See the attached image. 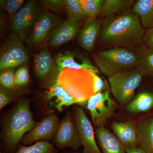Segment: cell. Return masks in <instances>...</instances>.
Returning a JSON list of instances; mask_svg holds the SVG:
<instances>
[{"mask_svg":"<svg viewBox=\"0 0 153 153\" xmlns=\"http://www.w3.org/2000/svg\"><path fill=\"white\" fill-rule=\"evenodd\" d=\"M146 30L131 8L103 18L97 42L104 47L134 50L143 46Z\"/></svg>","mask_w":153,"mask_h":153,"instance_id":"6da1fadb","label":"cell"},{"mask_svg":"<svg viewBox=\"0 0 153 153\" xmlns=\"http://www.w3.org/2000/svg\"><path fill=\"white\" fill-rule=\"evenodd\" d=\"M33 119L29 99L22 97L3 123L2 139L7 153H14L22 137L38 123Z\"/></svg>","mask_w":153,"mask_h":153,"instance_id":"7a4b0ae2","label":"cell"},{"mask_svg":"<svg viewBox=\"0 0 153 153\" xmlns=\"http://www.w3.org/2000/svg\"><path fill=\"white\" fill-rule=\"evenodd\" d=\"M99 69L108 77L138 67L137 55L134 50L124 47H113L94 54Z\"/></svg>","mask_w":153,"mask_h":153,"instance_id":"3957f363","label":"cell"},{"mask_svg":"<svg viewBox=\"0 0 153 153\" xmlns=\"http://www.w3.org/2000/svg\"><path fill=\"white\" fill-rule=\"evenodd\" d=\"M144 76L137 67L119 72L108 77L111 90L119 105L127 106L132 100Z\"/></svg>","mask_w":153,"mask_h":153,"instance_id":"277c9868","label":"cell"},{"mask_svg":"<svg viewBox=\"0 0 153 153\" xmlns=\"http://www.w3.org/2000/svg\"><path fill=\"white\" fill-rule=\"evenodd\" d=\"M86 71L66 68L60 72L57 78L58 83L76 100L78 104H85L90 98L86 94L87 87L93 89V85H87L93 83V80L87 82L86 77L83 76Z\"/></svg>","mask_w":153,"mask_h":153,"instance_id":"5b68a950","label":"cell"},{"mask_svg":"<svg viewBox=\"0 0 153 153\" xmlns=\"http://www.w3.org/2000/svg\"><path fill=\"white\" fill-rule=\"evenodd\" d=\"M18 36L11 33L0 51V70L23 66L29 60V50Z\"/></svg>","mask_w":153,"mask_h":153,"instance_id":"8992f818","label":"cell"},{"mask_svg":"<svg viewBox=\"0 0 153 153\" xmlns=\"http://www.w3.org/2000/svg\"><path fill=\"white\" fill-rule=\"evenodd\" d=\"M94 125L97 127H104L108 120L114 116L115 102L110 97L109 88L92 96L85 102Z\"/></svg>","mask_w":153,"mask_h":153,"instance_id":"52a82bcc","label":"cell"},{"mask_svg":"<svg viewBox=\"0 0 153 153\" xmlns=\"http://www.w3.org/2000/svg\"><path fill=\"white\" fill-rule=\"evenodd\" d=\"M41 12L36 1H28L16 13L11 17L12 33L18 36L22 42L26 41Z\"/></svg>","mask_w":153,"mask_h":153,"instance_id":"ba28073f","label":"cell"},{"mask_svg":"<svg viewBox=\"0 0 153 153\" xmlns=\"http://www.w3.org/2000/svg\"><path fill=\"white\" fill-rule=\"evenodd\" d=\"M35 74L48 88L57 82L60 71L48 47H45L38 54L33 55Z\"/></svg>","mask_w":153,"mask_h":153,"instance_id":"9c48e42d","label":"cell"},{"mask_svg":"<svg viewBox=\"0 0 153 153\" xmlns=\"http://www.w3.org/2000/svg\"><path fill=\"white\" fill-rule=\"evenodd\" d=\"M54 142L58 150L70 148L76 151L82 146L71 112L66 113L59 122L54 137Z\"/></svg>","mask_w":153,"mask_h":153,"instance_id":"30bf717a","label":"cell"},{"mask_svg":"<svg viewBox=\"0 0 153 153\" xmlns=\"http://www.w3.org/2000/svg\"><path fill=\"white\" fill-rule=\"evenodd\" d=\"M62 19L49 11L41 12L26 40L30 47L41 44L51 32L62 23Z\"/></svg>","mask_w":153,"mask_h":153,"instance_id":"8fae6325","label":"cell"},{"mask_svg":"<svg viewBox=\"0 0 153 153\" xmlns=\"http://www.w3.org/2000/svg\"><path fill=\"white\" fill-rule=\"evenodd\" d=\"M73 118L83 149L89 153H102L95 140V132L90 121L78 105L73 108Z\"/></svg>","mask_w":153,"mask_h":153,"instance_id":"7c38bea8","label":"cell"},{"mask_svg":"<svg viewBox=\"0 0 153 153\" xmlns=\"http://www.w3.org/2000/svg\"><path fill=\"white\" fill-rule=\"evenodd\" d=\"M59 119L55 114L49 115L30 132L22 137L21 143L24 146H29L41 140H51L55 137Z\"/></svg>","mask_w":153,"mask_h":153,"instance_id":"4fadbf2b","label":"cell"},{"mask_svg":"<svg viewBox=\"0 0 153 153\" xmlns=\"http://www.w3.org/2000/svg\"><path fill=\"white\" fill-rule=\"evenodd\" d=\"M60 72L66 68L85 70L99 74L100 71L92 64L88 57L77 51L59 52L54 57Z\"/></svg>","mask_w":153,"mask_h":153,"instance_id":"5bb4252c","label":"cell"},{"mask_svg":"<svg viewBox=\"0 0 153 153\" xmlns=\"http://www.w3.org/2000/svg\"><path fill=\"white\" fill-rule=\"evenodd\" d=\"M101 27V22L97 18L88 17L79 29L76 41L81 48L92 53L98 39Z\"/></svg>","mask_w":153,"mask_h":153,"instance_id":"9a60e30c","label":"cell"},{"mask_svg":"<svg viewBox=\"0 0 153 153\" xmlns=\"http://www.w3.org/2000/svg\"><path fill=\"white\" fill-rule=\"evenodd\" d=\"M80 28L79 21L72 18H68L50 33L48 45L54 47L66 44L76 37Z\"/></svg>","mask_w":153,"mask_h":153,"instance_id":"2e32d148","label":"cell"},{"mask_svg":"<svg viewBox=\"0 0 153 153\" xmlns=\"http://www.w3.org/2000/svg\"><path fill=\"white\" fill-rule=\"evenodd\" d=\"M113 133L126 149L140 147L137 125L132 122H117L111 125Z\"/></svg>","mask_w":153,"mask_h":153,"instance_id":"e0dca14e","label":"cell"},{"mask_svg":"<svg viewBox=\"0 0 153 153\" xmlns=\"http://www.w3.org/2000/svg\"><path fill=\"white\" fill-rule=\"evenodd\" d=\"M95 134L102 153H127L126 148L117 138L105 127H97Z\"/></svg>","mask_w":153,"mask_h":153,"instance_id":"ac0fdd59","label":"cell"},{"mask_svg":"<svg viewBox=\"0 0 153 153\" xmlns=\"http://www.w3.org/2000/svg\"><path fill=\"white\" fill-rule=\"evenodd\" d=\"M48 89L45 92L46 102L54 100V101L48 102L50 107L54 108L58 111H61L64 106L78 104L76 100L69 95L57 81Z\"/></svg>","mask_w":153,"mask_h":153,"instance_id":"d6986e66","label":"cell"},{"mask_svg":"<svg viewBox=\"0 0 153 153\" xmlns=\"http://www.w3.org/2000/svg\"><path fill=\"white\" fill-rule=\"evenodd\" d=\"M137 128L140 147L146 153H153V116L141 119Z\"/></svg>","mask_w":153,"mask_h":153,"instance_id":"ffe728a7","label":"cell"},{"mask_svg":"<svg viewBox=\"0 0 153 153\" xmlns=\"http://www.w3.org/2000/svg\"><path fill=\"white\" fill-rule=\"evenodd\" d=\"M131 10L139 17L143 28L145 30L153 27V0L135 1Z\"/></svg>","mask_w":153,"mask_h":153,"instance_id":"44dd1931","label":"cell"},{"mask_svg":"<svg viewBox=\"0 0 153 153\" xmlns=\"http://www.w3.org/2000/svg\"><path fill=\"white\" fill-rule=\"evenodd\" d=\"M153 108V94L142 91L138 94L126 106V110L131 113L147 112Z\"/></svg>","mask_w":153,"mask_h":153,"instance_id":"7402d4cb","label":"cell"},{"mask_svg":"<svg viewBox=\"0 0 153 153\" xmlns=\"http://www.w3.org/2000/svg\"><path fill=\"white\" fill-rule=\"evenodd\" d=\"M138 57V68L144 75L153 77V48L142 46L134 50Z\"/></svg>","mask_w":153,"mask_h":153,"instance_id":"603a6c76","label":"cell"},{"mask_svg":"<svg viewBox=\"0 0 153 153\" xmlns=\"http://www.w3.org/2000/svg\"><path fill=\"white\" fill-rule=\"evenodd\" d=\"M134 0H105L101 16H107L114 14H118L126 10L131 9Z\"/></svg>","mask_w":153,"mask_h":153,"instance_id":"cb8c5ba5","label":"cell"},{"mask_svg":"<svg viewBox=\"0 0 153 153\" xmlns=\"http://www.w3.org/2000/svg\"><path fill=\"white\" fill-rule=\"evenodd\" d=\"M57 150L47 141L41 140L29 146L18 145L14 153H57Z\"/></svg>","mask_w":153,"mask_h":153,"instance_id":"d4e9b609","label":"cell"},{"mask_svg":"<svg viewBox=\"0 0 153 153\" xmlns=\"http://www.w3.org/2000/svg\"><path fill=\"white\" fill-rule=\"evenodd\" d=\"M105 1V0H78L85 15L93 18L101 16Z\"/></svg>","mask_w":153,"mask_h":153,"instance_id":"484cf974","label":"cell"},{"mask_svg":"<svg viewBox=\"0 0 153 153\" xmlns=\"http://www.w3.org/2000/svg\"><path fill=\"white\" fill-rule=\"evenodd\" d=\"M64 11L68 18L80 22L88 18L79 5L78 0H64Z\"/></svg>","mask_w":153,"mask_h":153,"instance_id":"4316f807","label":"cell"},{"mask_svg":"<svg viewBox=\"0 0 153 153\" xmlns=\"http://www.w3.org/2000/svg\"><path fill=\"white\" fill-rule=\"evenodd\" d=\"M15 68H5L1 70L0 72V83L1 86L9 89H16L15 84Z\"/></svg>","mask_w":153,"mask_h":153,"instance_id":"83f0119b","label":"cell"},{"mask_svg":"<svg viewBox=\"0 0 153 153\" xmlns=\"http://www.w3.org/2000/svg\"><path fill=\"white\" fill-rule=\"evenodd\" d=\"M30 82V74L28 68L22 66L17 68L15 73L16 87H20L27 85Z\"/></svg>","mask_w":153,"mask_h":153,"instance_id":"f1b7e54d","label":"cell"},{"mask_svg":"<svg viewBox=\"0 0 153 153\" xmlns=\"http://www.w3.org/2000/svg\"><path fill=\"white\" fill-rule=\"evenodd\" d=\"M19 95L16 89L9 90L1 86L0 87V109H2L5 106L7 105L14 99Z\"/></svg>","mask_w":153,"mask_h":153,"instance_id":"f546056e","label":"cell"},{"mask_svg":"<svg viewBox=\"0 0 153 153\" xmlns=\"http://www.w3.org/2000/svg\"><path fill=\"white\" fill-rule=\"evenodd\" d=\"M1 7L7 11L12 16L16 13L22 7L25 1L24 0H4L0 1Z\"/></svg>","mask_w":153,"mask_h":153,"instance_id":"4dcf8cb0","label":"cell"},{"mask_svg":"<svg viewBox=\"0 0 153 153\" xmlns=\"http://www.w3.org/2000/svg\"><path fill=\"white\" fill-rule=\"evenodd\" d=\"M42 5L57 14L64 11V0H44L41 1Z\"/></svg>","mask_w":153,"mask_h":153,"instance_id":"1f68e13d","label":"cell"},{"mask_svg":"<svg viewBox=\"0 0 153 153\" xmlns=\"http://www.w3.org/2000/svg\"><path fill=\"white\" fill-rule=\"evenodd\" d=\"M93 76V89L94 94L106 90L108 87L107 81L103 77L99 75L98 73L92 72Z\"/></svg>","mask_w":153,"mask_h":153,"instance_id":"d6a6232c","label":"cell"},{"mask_svg":"<svg viewBox=\"0 0 153 153\" xmlns=\"http://www.w3.org/2000/svg\"><path fill=\"white\" fill-rule=\"evenodd\" d=\"M142 44L145 47L153 48V27L146 30Z\"/></svg>","mask_w":153,"mask_h":153,"instance_id":"836d02e7","label":"cell"},{"mask_svg":"<svg viewBox=\"0 0 153 153\" xmlns=\"http://www.w3.org/2000/svg\"><path fill=\"white\" fill-rule=\"evenodd\" d=\"M127 153H146L140 147L133 148V149H126Z\"/></svg>","mask_w":153,"mask_h":153,"instance_id":"e575fe53","label":"cell"},{"mask_svg":"<svg viewBox=\"0 0 153 153\" xmlns=\"http://www.w3.org/2000/svg\"><path fill=\"white\" fill-rule=\"evenodd\" d=\"M61 153H77L75 151H72V152H65Z\"/></svg>","mask_w":153,"mask_h":153,"instance_id":"d590c367","label":"cell"},{"mask_svg":"<svg viewBox=\"0 0 153 153\" xmlns=\"http://www.w3.org/2000/svg\"><path fill=\"white\" fill-rule=\"evenodd\" d=\"M82 153H88V152H87V151L83 149V151H82Z\"/></svg>","mask_w":153,"mask_h":153,"instance_id":"8d00e7d4","label":"cell"}]
</instances>
